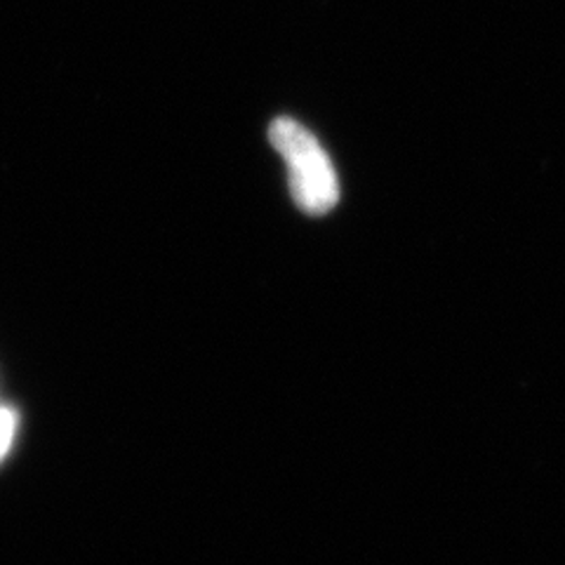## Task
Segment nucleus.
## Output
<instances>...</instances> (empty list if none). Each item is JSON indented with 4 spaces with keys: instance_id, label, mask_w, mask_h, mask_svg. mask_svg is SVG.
<instances>
[{
    "instance_id": "obj_2",
    "label": "nucleus",
    "mask_w": 565,
    "mask_h": 565,
    "mask_svg": "<svg viewBox=\"0 0 565 565\" xmlns=\"http://www.w3.org/2000/svg\"><path fill=\"white\" fill-rule=\"evenodd\" d=\"M17 431V417L12 411L0 408V459H3L12 446Z\"/></svg>"
},
{
    "instance_id": "obj_1",
    "label": "nucleus",
    "mask_w": 565,
    "mask_h": 565,
    "mask_svg": "<svg viewBox=\"0 0 565 565\" xmlns=\"http://www.w3.org/2000/svg\"><path fill=\"white\" fill-rule=\"evenodd\" d=\"M269 139L288 166L295 203L309 215H323L340 199V182L326 149L292 118H276Z\"/></svg>"
}]
</instances>
